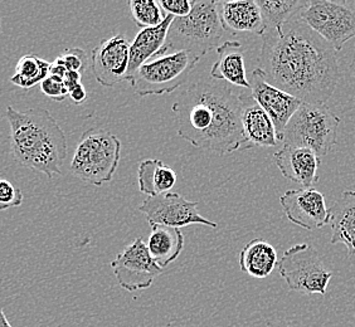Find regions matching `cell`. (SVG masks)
<instances>
[{
    "mask_svg": "<svg viewBox=\"0 0 355 327\" xmlns=\"http://www.w3.org/2000/svg\"><path fill=\"white\" fill-rule=\"evenodd\" d=\"M338 52L296 14L262 35L260 67L267 82L302 103H325L340 80Z\"/></svg>",
    "mask_w": 355,
    "mask_h": 327,
    "instance_id": "obj_1",
    "label": "cell"
},
{
    "mask_svg": "<svg viewBox=\"0 0 355 327\" xmlns=\"http://www.w3.org/2000/svg\"><path fill=\"white\" fill-rule=\"evenodd\" d=\"M178 136L218 155L241 150L243 131L239 95L225 83H191L173 105Z\"/></svg>",
    "mask_w": 355,
    "mask_h": 327,
    "instance_id": "obj_2",
    "label": "cell"
},
{
    "mask_svg": "<svg viewBox=\"0 0 355 327\" xmlns=\"http://www.w3.org/2000/svg\"><path fill=\"white\" fill-rule=\"evenodd\" d=\"M6 118L10 126V151L15 161L48 179L62 175L69 146L63 130L49 111H18L8 106Z\"/></svg>",
    "mask_w": 355,
    "mask_h": 327,
    "instance_id": "obj_3",
    "label": "cell"
},
{
    "mask_svg": "<svg viewBox=\"0 0 355 327\" xmlns=\"http://www.w3.org/2000/svg\"><path fill=\"white\" fill-rule=\"evenodd\" d=\"M225 32L217 1L191 0V13L171 21L164 47L157 55L187 51L203 58L205 53L219 47Z\"/></svg>",
    "mask_w": 355,
    "mask_h": 327,
    "instance_id": "obj_4",
    "label": "cell"
},
{
    "mask_svg": "<svg viewBox=\"0 0 355 327\" xmlns=\"http://www.w3.org/2000/svg\"><path fill=\"white\" fill-rule=\"evenodd\" d=\"M121 157V141L112 132L89 129L76 146L71 171L87 184L101 186L110 183L116 173Z\"/></svg>",
    "mask_w": 355,
    "mask_h": 327,
    "instance_id": "obj_5",
    "label": "cell"
},
{
    "mask_svg": "<svg viewBox=\"0 0 355 327\" xmlns=\"http://www.w3.org/2000/svg\"><path fill=\"white\" fill-rule=\"evenodd\" d=\"M340 118L325 103H301L285 127L281 141L305 148L319 157L328 155L338 140Z\"/></svg>",
    "mask_w": 355,
    "mask_h": 327,
    "instance_id": "obj_6",
    "label": "cell"
},
{
    "mask_svg": "<svg viewBox=\"0 0 355 327\" xmlns=\"http://www.w3.org/2000/svg\"><path fill=\"white\" fill-rule=\"evenodd\" d=\"M200 60V55L187 51L157 55L137 69L131 86L141 97L171 94L188 81Z\"/></svg>",
    "mask_w": 355,
    "mask_h": 327,
    "instance_id": "obj_7",
    "label": "cell"
},
{
    "mask_svg": "<svg viewBox=\"0 0 355 327\" xmlns=\"http://www.w3.org/2000/svg\"><path fill=\"white\" fill-rule=\"evenodd\" d=\"M277 267L288 290L301 294L324 296L333 277V271L324 265L318 251L308 243L288 248Z\"/></svg>",
    "mask_w": 355,
    "mask_h": 327,
    "instance_id": "obj_8",
    "label": "cell"
},
{
    "mask_svg": "<svg viewBox=\"0 0 355 327\" xmlns=\"http://www.w3.org/2000/svg\"><path fill=\"white\" fill-rule=\"evenodd\" d=\"M297 15L336 52L355 37V4L348 1L311 0Z\"/></svg>",
    "mask_w": 355,
    "mask_h": 327,
    "instance_id": "obj_9",
    "label": "cell"
},
{
    "mask_svg": "<svg viewBox=\"0 0 355 327\" xmlns=\"http://www.w3.org/2000/svg\"><path fill=\"white\" fill-rule=\"evenodd\" d=\"M117 283L128 292L148 290L164 273L157 266L143 238H137L111 262Z\"/></svg>",
    "mask_w": 355,
    "mask_h": 327,
    "instance_id": "obj_10",
    "label": "cell"
},
{
    "mask_svg": "<svg viewBox=\"0 0 355 327\" xmlns=\"http://www.w3.org/2000/svg\"><path fill=\"white\" fill-rule=\"evenodd\" d=\"M139 211L146 215L150 225H165L178 229L191 224L207 225L211 228L218 227L217 223L199 214L197 202H189L180 194L171 191L149 197L139 206Z\"/></svg>",
    "mask_w": 355,
    "mask_h": 327,
    "instance_id": "obj_11",
    "label": "cell"
},
{
    "mask_svg": "<svg viewBox=\"0 0 355 327\" xmlns=\"http://www.w3.org/2000/svg\"><path fill=\"white\" fill-rule=\"evenodd\" d=\"M280 204L287 219L305 231H316L330 223L325 197L315 188L287 191L281 195Z\"/></svg>",
    "mask_w": 355,
    "mask_h": 327,
    "instance_id": "obj_12",
    "label": "cell"
},
{
    "mask_svg": "<svg viewBox=\"0 0 355 327\" xmlns=\"http://www.w3.org/2000/svg\"><path fill=\"white\" fill-rule=\"evenodd\" d=\"M130 42L123 35H117L100 42L91 55V69L96 81L103 87H114L126 81Z\"/></svg>",
    "mask_w": 355,
    "mask_h": 327,
    "instance_id": "obj_13",
    "label": "cell"
},
{
    "mask_svg": "<svg viewBox=\"0 0 355 327\" xmlns=\"http://www.w3.org/2000/svg\"><path fill=\"white\" fill-rule=\"evenodd\" d=\"M250 91L256 103L260 105L261 109L271 118L279 141H281L287 123L302 103L268 83L260 69H256L252 72Z\"/></svg>",
    "mask_w": 355,
    "mask_h": 327,
    "instance_id": "obj_14",
    "label": "cell"
},
{
    "mask_svg": "<svg viewBox=\"0 0 355 327\" xmlns=\"http://www.w3.org/2000/svg\"><path fill=\"white\" fill-rule=\"evenodd\" d=\"M239 97L243 131V145L239 151L276 146L280 141L272 121L266 112L261 109L260 105L256 103L251 91L245 89L239 94Z\"/></svg>",
    "mask_w": 355,
    "mask_h": 327,
    "instance_id": "obj_15",
    "label": "cell"
},
{
    "mask_svg": "<svg viewBox=\"0 0 355 327\" xmlns=\"http://www.w3.org/2000/svg\"><path fill=\"white\" fill-rule=\"evenodd\" d=\"M275 163L281 174L302 188H314L319 182L321 157L305 148L284 145L275 154Z\"/></svg>",
    "mask_w": 355,
    "mask_h": 327,
    "instance_id": "obj_16",
    "label": "cell"
},
{
    "mask_svg": "<svg viewBox=\"0 0 355 327\" xmlns=\"http://www.w3.org/2000/svg\"><path fill=\"white\" fill-rule=\"evenodd\" d=\"M219 17L225 30L232 33H253L262 35L266 28L262 19L260 8L253 0L220 1Z\"/></svg>",
    "mask_w": 355,
    "mask_h": 327,
    "instance_id": "obj_17",
    "label": "cell"
},
{
    "mask_svg": "<svg viewBox=\"0 0 355 327\" xmlns=\"http://www.w3.org/2000/svg\"><path fill=\"white\" fill-rule=\"evenodd\" d=\"M174 18L175 17L165 14L164 21L160 26L145 28L135 35L134 41L130 43V58L126 81L130 82L137 69L160 53L162 48L164 47L168 32Z\"/></svg>",
    "mask_w": 355,
    "mask_h": 327,
    "instance_id": "obj_18",
    "label": "cell"
},
{
    "mask_svg": "<svg viewBox=\"0 0 355 327\" xmlns=\"http://www.w3.org/2000/svg\"><path fill=\"white\" fill-rule=\"evenodd\" d=\"M218 60L211 69V78L214 81H225L237 87L250 89L247 78L243 49L237 41H227L217 48Z\"/></svg>",
    "mask_w": 355,
    "mask_h": 327,
    "instance_id": "obj_19",
    "label": "cell"
},
{
    "mask_svg": "<svg viewBox=\"0 0 355 327\" xmlns=\"http://www.w3.org/2000/svg\"><path fill=\"white\" fill-rule=\"evenodd\" d=\"M330 209V227L333 231L331 245L347 247L349 257L355 256V191H343L340 198Z\"/></svg>",
    "mask_w": 355,
    "mask_h": 327,
    "instance_id": "obj_20",
    "label": "cell"
},
{
    "mask_svg": "<svg viewBox=\"0 0 355 327\" xmlns=\"http://www.w3.org/2000/svg\"><path fill=\"white\" fill-rule=\"evenodd\" d=\"M277 252L267 240L254 238L250 240L239 252L241 271L253 279H266L277 267Z\"/></svg>",
    "mask_w": 355,
    "mask_h": 327,
    "instance_id": "obj_21",
    "label": "cell"
},
{
    "mask_svg": "<svg viewBox=\"0 0 355 327\" xmlns=\"http://www.w3.org/2000/svg\"><path fill=\"white\" fill-rule=\"evenodd\" d=\"M145 245L157 266L165 268L183 252L184 236L178 228L153 224L148 243Z\"/></svg>",
    "mask_w": 355,
    "mask_h": 327,
    "instance_id": "obj_22",
    "label": "cell"
},
{
    "mask_svg": "<svg viewBox=\"0 0 355 327\" xmlns=\"http://www.w3.org/2000/svg\"><path fill=\"white\" fill-rule=\"evenodd\" d=\"M177 173L162 160L148 159L139 164L137 183L139 189L149 197L165 194L177 184Z\"/></svg>",
    "mask_w": 355,
    "mask_h": 327,
    "instance_id": "obj_23",
    "label": "cell"
},
{
    "mask_svg": "<svg viewBox=\"0 0 355 327\" xmlns=\"http://www.w3.org/2000/svg\"><path fill=\"white\" fill-rule=\"evenodd\" d=\"M51 63L33 53H27L19 58L15 66V73L10 82L21 89H32L49 76Z\"/></svg>",
    "mask_w": 355,
    "mask_h": 327,
    "instance_id": "obj_24",
    "label": "cell"
},
{
    "mask_svg": "<svg viewBox=\"0 0 355 327\" xmlns=\"http://www.w3.org/2000/svg\"><path fill=\"white\" fill-rule=\"evenodd\" d=\"M256 3L260 8L266 30H271V29H281L284 27L287 21L294 18L295 15L300 12L306 1L259 0Z\"/></svg>",
    "mask_w": 355,
    "mask_h": 327,
    "instance_id": "obj_25",
    "label": "cell"
},
{
    "mask_svg": "<svg viewBox=\"0 0 355 327\" xmlns=\"http://www.w3.org/2000/svg\"><path fill=\"white\" fill-rule=\"evenodd\" d=\"M130 8L132 19L137 27L153 28L160 26L165 19L162 8L154 0H130L128 3Z\"/></svg>",
    "mask_w": 355,
    "mask_h": 327,
    "instance_id": "obj_26",
    "label": "cell"
},
{
    "mask_svg": "<svg viewBox=\"0 0 355 327\" xmlns=\"http://www.w3.org/2000/svg\"><path fill=\"white\" fill-rule=\"evenodd\" d=\"M57 60L61 62L67 71L77 72L80 75H83L89 67V57L81 48H69Z\"/></svg>",
    "mask_w": 355,
    "mask_h": 327,
    "instance_id": "obj_27",
    "label": "cell"
},
{
    "mask_svg": "<svg viewBox=\"0 0 355 327\" xmlns=\"http://www.w3.org/2000/svg\"><path fill=\"white\" fill-rule=\"evenodd\" d=\"M23 191L6 179H0V211L17 208L23 203Z\"/></svg>",
    "mask_w": 355,
    "mask_h": 327,
    "instance_id": "obj_28",
    "label": "cell"
},
{
    "mask_svg": "<svg viewBox=\"0 0 355 327\" xmlns=\"http://www.w3.org/2000/svg\"><path fill=\"white\" fill-rule=\"evenodd\" d=\"M42 92L51 100L61 103L69 97V89L62 78L55 76H48L46 80L41 82Z\"/></svg>",
    "mask_w": 355,
    "mask_h": 327,
    "instance_id": "obj_29",
    "label": "cell"
},
{
    "mask_svg": "<svg viewBox=\"0 0 355 327\" xmlns=\"http://www.w3.org/2000/svg\"><path fill=\"white\" fill-rule=\"evenodd\" d=\"M157 4L165 13L175 18H184L191 10V0H160Z\"/></svg>",
    "mask_w": 355,
    "mask_h": 327,
    "instance_id": "obj_30",
    "label": "cell"
},
{
    "mask_svg": "<svg viewBox=\"0 0 355 327\" xmlns=\"http://www.w3.org/2000/svg\"><path fill=\"white\" fill-rule=\"evenodd\" d=\"M69 97L76 105H83L87 98V92L83 83H78L69 89Z\"/></svg>",
    "mask_w": 355,
    "mask_h": 327,
    "instance_id": "obj_31",
    "label": "cell"
},
{
    "mask_svg": "<svg viewBox=\"0 0 355 327\" xmlns=\"http://www.w3.org/2000/svg\"><path fill=\"white\" fill-rule=\"evenodd\" d=\"M81 78H83V75H80V73H77V72H71V71H69L63 81L66 83L67 89H69L71 87L76 86V85L81 83Z\"/></svg>",
    "mask_w": 355,
    "mask_h": 327,
    "instance_id": "obj_32",
    "label": "cell"
},
{
    "mask_svg": "<svg viewBox=\"0 0 355 327\" xmlns=\"http://www.w3.org/2000/svg\"><path fill=\"white\" fill-rule=\"evenodd\" d=\"M266 327H301L297 322L295 321H271V322H267Z\"/></svg>",
    "mask_w": 355,
    "mask_h": 327,
    "instance_id": "obj_33",
    "label": "cell"
},
{
    "mask_svg": "<svg viewBox=\"0 0 355 327\" xmlns=\"http://www.w3.org/2000/svg\"><path fill=\"white\" fill-rule=\"evenodd\" d=\"M0 327H13L10 325V322L8 321L7 316L4 314L1 307H0Z\"/></svg>",
    "mask_w": 355,
    "mask_h": 327,
    "instance_id": "obj_34",
    "label": "cell"
},
{
    "mask_svg": "<svg viewBox=\"0 0 355 327\" xmlns=\"http://www.w3.org/2000/svg\"><path fill=\"white\" fill-rule=\"evenodd\" d=\"M350 72H352V75L354 76L355 78V55L353 61H352V64H350Z\"/></svg>",
    "mask_w": 355,
    "mask_h": 327,
    "instance_id": "obj_35",
    "label": "cell"
}]
</instances>
